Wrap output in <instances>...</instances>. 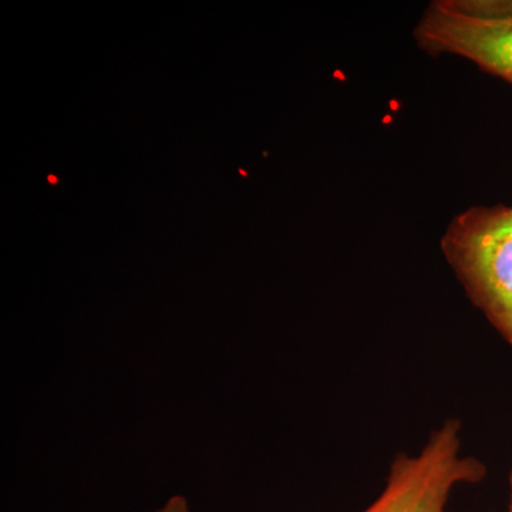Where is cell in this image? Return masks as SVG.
<instances>
[{
    "mask_svg": "<svg viewBox=\"0 0 512 512\" xmlns=\"http://www.w3.org/2000/svg\"><path fill=\"white\" fill-rule=\"evenodd\" d=\"M156 512H192L183 495H174Z\"/></svg>",
    "mask_w": 512,
    "mask_h": 512,
    "instance_id": "277c9868",
    "label": "cell"
},
{
    "mask_svg": "<svg viewBox=\"0 0 512 512\" xmlns=\"http://www.w3.org/2000/svg\"><path fill=\"white\" fill-rule=\"evenodd\" d=\"M47 180H49L50 184H56L57 183V178L55 177V175H49V177H47Z\"/></svg>",
    "mask_w": 512,
    "mask_h": 512,
    "instance_id": "8992f818",
    "label": "cell"
},
{
    "mask_svg": "<svg viewBox=\"0 0 512 512\" xmlns=\"http://www.w3.org/2000/svg\"><path fill=\"white\" fill-rule=\"evenodd\" d=\"M461 423L444 421L417 456L397 454L386 487L362 512H453L448 501L458 485L481 483L487 467L461 454Z\"/></svg>",
    "mask_w": 512,
    "mask_h": 512,
    "instance_id": "3957f363",
    "label": "cell"
},
{
    "mask_svg": "<svg viewBox=\"0 0 512 512\" xmlns=\"http://www.w3.org/2000/svg\"><path fill=\"white\" fill-rule=\"evenodd\" d=\"M507 512H512V471L510 476V503H508Z\"/></svg>",
    "mask_w": 512,
    "mask_h": 512,
    "instance_id": "5b68a950",
    "label": "cell"
},
{
    "mask_svg": "<svg viewBox=\"0 0 512 512\" xmlns=\"http://www.w3.org/2000/svg\"><path fill=\"white\" fill-rule=\"evenodd\" d=\"M414 39L431 56L463 57L512 84V0H436Z\"/></svg>",
    "mask_w": 512,
    "mask_h": 512,
    "instance_id": "7a4b0ae2",
    "label": "cell"
},
{
    "mask_svg": "<svg viewBox=\"0 0 512 512\" xmlns=\"http://www.w3.org/2000/svg\"><path fill=\"white\" fill-rule=\"evenodd\" d=\"M441 251L474 306L512 346V207H471L448 224Z\"/></svg>",
    "mask_w": 512,
    "mask_h": 512,
    "instance_id": "6da1fadb",
    "label": "cell"
}]
</instances>
